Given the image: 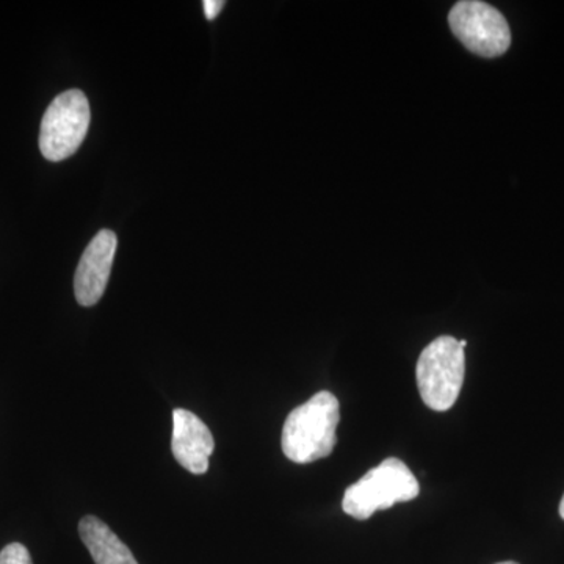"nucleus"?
I'll list each match as a JSON object with an SVG mask.
<instances>
[{"label": "nucleus", "mask_w": 564, "mask_h": 564, "mask_svg": "<svg viewBox=\"0 0 564 564\" xmlns=\"http://www.w3.org/2000/svg\"><path fill=\"white\" fill-rule=\"evenodd\" d=\"M339 422V400L328 391L315 393L285 419L282 452L299 464L326 458L336 447Z\"/></svg>", "instance_id": "1"}, {"label": "nucleus", "mask_w": 564, "mask_h": 564, "mask_svg": "<svg viewBox=\"0 0 564 564\" xmlns=\"http://www.w3.org/2000/svg\"><path fill=\"white\" fill-rule=\"evenodd\" d=\"M466 340L441 336L426 345L415 367L419 393L433 411L452 410L458 400L466 375Z\"/></svg>", "instance_id": "2"}, {"label": "nucleus", "mask_w": 564, "mask_h": 564, "mask_svg": "<svg viewBox=\"0 0 564 564\" xmlns=\"http://www.w3.org/2000/svg\"><path fill=\"white\" fill-rule=\"evenodd\" d=\"M421 492L410 467L397 458L384 459L344 494L343 510L358 521H366L378 510L399 502H410Z\"/></svg>", "instance_id": "3"}, {"label": "nucleus", "mask_w": 564, "mask_h": 564, "mask_svg": "<svg viewBox=\"0 0 564 564\" xmlns=\"http://www.w3.org/2000/svg\"><path fill=\"white\" fill-rule=\"evenodd\" d=\"M90 120V104L84 93L68 90L58 95L41 121V154L51 162L66 161L84 143Z\"/></svg>", "instance_id": "4"}, {"label": "nucleus", "mask_w": 564, "mask_h": 564, "mask_svg": "<svg viewBox=\"0 0 564 564\" xmlns=\"http://www.w3.org/2000/svg\"><path fill=\"white\" fill-rule=\"evenodd\" d=\"M448 24L456 39L480 57H499L510 47V25L503 14L489 3L480 0L455 3L448 14Z\"/></svg>", "instance_id": "5"}, {"label": "nucleus", "mask_w": 564, "mask_h": 564, "mask_svg": "<svg viewBox=\"0 0 564 564\" xmlns=\"http://www.w3.org/2000/svg\"><path fill=\"white\" fill-rule=\"evenodd\" d=\"M117 247V234L104 229L96 234L95 239L82 254L76 276H74V293L80 306H95L102 299L109 284Z\"/></svg>", "instance_id": "6"}, {"label": "nucleus", "mask_w": 564, "mask_h": 564, "mask_svg": "<svg viewBox=\"0 0 564 564\" xmlns=\"http://www.w3.org/2000/svg\"><path fill=\"white\" fill-rule=\"evenodd\" d=\"M172 451L176 462L195 475L209 469V459L215 451V441L209 426L191 411H173Z\"/></svg>", "instance_id": "7"}, {"label": "nucleus", "mask_w": 564, "mask_h": 564, "mask_svg": "<svg viewBox=\"0 0 564 564\" xmlns=\"http://www.w3.org/2000/svg\"><path fill=\"white\" fill-rule=\"evenodd\" d=\"M79 534L96 564H139L128 545L101 519L85 516L79 522Z\"/></svg>", "instance_id": "8"}, {"label": "nucleus", "mask_w": 564, "mask_h": 564, "mask_svg": "<svg viewBox=\"0 0 564 564\" xmlns=\"http://www.w3.org/2000/svg\"><path fill=\"white\" fill-rule=\"evenodd\" d=\"M0 564H33L28 547L20 543L7 545L0 552Z\"/></svg>", "instance_id": "9"}, {"label": "nucleus", "mask_w": 564, "mask_h": 564, "mask_svg": "<svg viewBox=\"0 0 564 564\" xmlns=\"http://www.w3.org/2000/svg\"><path fill=\"white\" fill-rule=\"evenodd\" d=\"M203 7L207 20L214 21L215 18L221 13L223 7H225V2H223V0H204Z\"/></svg>", "instance_id": "10"}, {"label": "nucleus", "mask_w": 564, "mask_h": 564, "mask_svg": "<svg viewBox=\"0 0 564 564\" xmlns=\"http://www.w3.org/2000/svg\"><path fill=\"white\" fill-rule=\"evenodd\" d=\"M560 516L564 519V496L562 499V503H560Z\"/></svg>", "instance_id": "11"}, {"label": "nucleus", "mask_w": 564, "mask_h": 564, "mask_svg": "<svg viewBox=\"0 0 564 564\" xmlns=\"http://www.w3.org/2000/svg\"><path fill=\"white\" fill-rule=\"evenodd\" d=\"M497 564H519V563H514V562H503V563H497Z\"/></svg>", "instance_id": "12"}]
</instances>
